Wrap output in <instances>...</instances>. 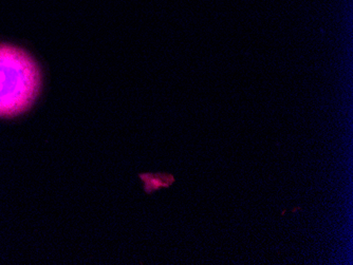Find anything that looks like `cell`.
<instances>
[{
	"label": "cell",
	"instance_id": "6da1fadb",
	"mask_svg": "<svg viewBox=\"0 0 353 265\" xmlns=\"http://www.w3.org/2000/svg\"><path fill=\"white\" fill-rule=\"evenodd\" d=\"M41 75L25 50L0 43V116L26 112L39 96Z\"/></svg>",
	"mask_w": 353,
	"mask_h": 265
}]
</instances>
